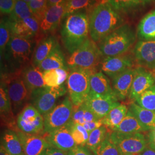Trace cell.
I'll return each mask as SVG.
<instances>
[{
	"instance_id": "obj_1",
	"label": "cell",
	"mask_w": 155,
	"mask_h": 155,
	"mask_svg": "<svg viewBox=\"0 0 155 155\" xmlns=\"http://www.w3.org/2000/svg\"><path fill=\"white\" fill-rule=\"evenodd\" d=\"M124 20L106 1L100 2L91 12L89 16L90 35L96 43L124 24Z\"/></svg>"
},
{
	"instance_id": "obj_2",
	"label": "cell",
	"mask_w": 155,
	"mask_h": 155,
	"mask_svg": "<svg viewBox=\"0 0 155 155\" xmlns=\"http://www.w3.org/2000/svg\"><path fill=\"white\" fill-rule=\"evenodd\" d=\"M61 24V39L65 48L72 54L89 39V16L86 11L67 16Z\"/></svg>"
},
{
	"instance_id": "obj_3",
	"label": "cell",
	"mask_w": 155,
	"mask_h": 155,
	"mask_svg": "<svg viewBox=\"0 0 155 155\" xmlns=\"http://www.w3.org/2000/svg\"><path fill=\"white\" fill-rule=\"evenodd\" d=\"M136 33L127 24H123L107 35L99 44L103 56H114L125 54L136 41Z\"/></svg>"
},
{
	"instance_id": "obj_4",
	"label": "cell",
	"mask_w": 155,
	"mask_h": 155,
	"mask_svg": "<svg viewBox=\"0 0 155 155\" xmlns=\"http://www.w3.org/2000/svg\"><path fill=\"white\" fill-rule=\"evenodd\" d=\"M33 45L31 39L12 35L3 58L11 67L9 73L20 72L24 67L29 65V62L32 59Z\"/></svg>"
},
{
	"instance_id": "obj_5",
	"label": "cell",
	"mask_w": 155,
	"mask_h": 155,
	"mask_svg": "<svg viewBox=\"0 0 155 155\" xmlns=\"http://www.w3.org/2000/svg\"><path fill=\"white\" fill-rule=\"evenodd\" d=\"M103 56L98 45L91 39H87L77 50L70 54L67 60L70 70L84 69L97 70Z\"/></svg>"
},
{
	"instance_id": "obj_6",
	"label": "cell",
	"mask_w": 155,
	"mask_h": 155,
	"mask_svg": "<svg viewBox=\"0 0 155 155\" xmlns=\"http://www.w3.org/2000/svg\"><path fill=\"white\" fill-rule=\"evenodd\" d=\"M1 82L5 84L11 101L12 108L17 118L30 103V94L21 76L20 72L1 74Z\"/></svg>"
},
{
	"instance_id": "obj_7",
	"label": "cell",
	"mask_w": 155,
	"mask_h": 155,
	"mask_svg": "<svg viewBox=\"0 0 155 155\" xmlns=\"http://www.w3.org/2000/svg\"><path fill=\"white\" fill-rule=\"evenodd\" d=\"M96 70H71L67 80V91L74 106L82 105L90 93V76Z\"/></svg>"
},
{
	"instance_id": "obj_8",
	"label": "cell",
	"mask_w": 155,
	"mask_h": 155,
	"mask_svg": "<svg viewBox=\"0 0 155 155\" xmlns=\"http://www.w3.org/2000/svg\"><path fill=\"white\" fill-rule=\"evenodd\" d=\"M67 91L64 84L58 87L45 86L35 90L30 95V103L45 116L56 105L57 100L66 95Z\"/></svg>"
},
{
	"instance_id": "obj_9",
	"label": "cell",
	"mask_w": 155,
	"mask_h": 155,
	"mask_svg": "<svg viewBox=\"0 0 155 155\" xmlns=\"http://www.w3.org/2000/svg\"><path fill=\"white\" fill-rule=\"evenodd\" d=\"M74 105L69 96L43 116L44 134L50 133L64 127L71 121Z\"/></svg>"
},
{
	"instance_id": "obj_10",
	"label": "cell",
	"mask_w": 155,
	"mask_h": 155,
	"mask_svg": "<svg viewBox=\"0 0 155 155\" xmlns=\"http://www.w3.org/2000/svg\"><path fill=\"white\" fill-rule=\"evenodd\" d=\"M110 138L120 155H138L148 146V140L143 133L122 134L110 132Z\"/></svg>"
},
{
	"instance_id": "obj_11",
	"label": "cell",
	"mask_w": 155,
	"mask_h": 155,
	"mask_svg": "<svg viewBox=\"0 0 155 155\" xmlns=\"http://www.w3.org/2000/svg\"><path fill=\"white\" fill-rule=\"evenodd\" d=\"M18 129L28 134H44V117L32 104H29L17 117Z\"/></svg>"
},
{
	"instance_id": "obj_12",
	"label": "cell",
	"mask_w": 155,
	"mask_h": 155,
	"mask_svg": "<svg viewBox=\"0 0 155 155\" xmlns=\"http://www.w3.org/2000/svg\"><path fill=\"white\" fill-rule=\"evenodd\" d=\"M134 61V58L128 55L104 56L99 66L101 71L112 79L128 69L133 68Z\"/></svg>"
},
{
	"instance_id": "obj_13",
	"label": "cell",
	"mask_w": 155,
	"mask_h": 155,
	"mask_svg": "<svg viewBox=\"0 0 155 155\" xmlns=\"http://www.w3.org/2000/svg\"><path fill=\"white\" fill-rule=\"evenodd\" d=\"M83 104L91 111L96 118L101 120L110 111L120 104L115 96H104L90 94Z\"/></svg>"
},
{
	"instance_id": "obj_14",
	"label": "cell",
	"mask_w": 155,
	"mask_h": 155,
	"mask_svg": "<svg viewBox=\"0 0 155 155\" xmlns=\"http://www.w3.org/2000/svg\"><path fill=\"white\" fill-rule=\"evenodd\" d=\"M155 83V71L142 67L136 68V74L128 97L132 102Z\"/></svg>"
},
{
	"instance_id": "obj_15",
	"label": "cell",
	"mask_w": 155,
	"mask_h": 155,
	"mask_svg": "<svg viewBox=\"0 0 155 155\" xmlns=\"http://www.w3.org/2000/svg\"><path fill=\"white\" fill-rule=\"evenodd\" d=\"M134 61L140 67L155 71V40H140L133 50Z\"/></svg>"
},
{
	"instance_id": "obj_16",
	"label": "cell",
	"mask_w": 155,
	"mask_h": 155,
	"mask_svg": "<svg viewBox=\"0 0 155 155\" xmlns=\"http://www.w3.org/2000/svg\"><path fill=\"white\" fill-rule=\"evenodd\" d=\"M72 121L64 127L43 134L51 146L65 152H68L77 146L72 137L71 128Z\"/></svg>"
},
{
	"instance_id": "obj_17",
	"label": "cell",
	"mask_w": 155,
	"mask_h": 155,
	"mask_svg": "<svg viewBox=\"0 0 155 155\" xmlns=\"http://www.w3.org/2000/svg\"><path fill=\"white\" fill-rule=\"evenodd\" d=\"M16 133L25 155H41L51 146L43 135L28 134L19 129L16 131Z\"/></svg>"
},
{
	"instance_id": "obj_18",
	"label": "cell",
	"mask_w": 155,
	"mask_h": 155,
	"mask_svg": "<svg viewBox=\"0 0 155 155\" xmlns=\"http://www.w3.org/2000/svg\"><path fill=\"white\" fill-rule=\"evenodd\" d=\"M67 0L47 8L44 16L40 22V29L43 33H49L54 31L63 19L66 9Z\"/></svg>"
},
{
	"instance_id": "obj_19",
	"label": "cell",
	"mask_w": 155,
	"mask_h": 155,
	"mask_svg": "<svg viewBox=\"0 0 155 155\" xmlns=\"http://www.w3.org/2000/svg\"><path fill=\"white\" fill-rule=\"evenodd\" d=\"M0 114L2 126L15 132L18 129L17 126V118L12 110L5 85L2 82H1L0 87Z\"/></svg>"
},
{
	"instance_id": "obj_20",
	"label": "cell",
	"mask_w": 155,
	"mask_h": 155,
	"mask_svg": "<svg viewBox=\"0 0 155 155\" xmlns=\"http://www.w3.org/2000/svg\"><path fill=\"white\" fill-rule=\"evenodd\" d=\"M135 74L136 68H132L112 79V88L118 101L128 98Z\"/></svg>"
},
{
	"instance_id": "obj_21",
	"label": "cell",
	"mask_w": 155,
	"mask_h": 155,
	"mask_svg": "<svg viewBox=\"0 0 155 155\" xmlns=\"http://www.w3.org/2000/svg\"><path fill=\"white\" fill-rule=\"evenodd\" d=\"M10 22L12 35L18 38L31 39L40 29V21L35 17Z\"/></svg>"
},
{
	"instance_id": "obj_22",
	"label": "cell",
	"mask_w": 155,
	"mask_h": 155,
	"mask_svg": "<svg viewBox=\"0 0 155 155\" xmlns=\"http://www.w3.org/2000/svg\"><path fill=\"white\" fill-rule=\"evenodd\" d=\"M20 74L30 95L35 90L46 86L43 73L33 64H29L24 67L20 71Z\"/></svg>"
},
{
	"instance_id": "obj_23",
	"label": "cell",
	"mask_w": 155,
	"mask_h": 155,
	"mask_svg": "<svg viewBox=\"0 0 155 155\" xmlns=\"http://www.w3.org/2000/svg\"><path fill=\"white\" fill-rule=\"evenodd\" d=\"M90 94L116 97L113 91L110 80L102 71H97L93 72L90 76Z\"/></svg>"
},
{
	"instance_id": "obj_24",
	"label": "cell",
	"mask_w": 155,
	"mask_h": 155,
	"mask_svg": "<svg viewBox=\"0 0 155 155\" xmlns=\"http://www.w3.org/2000/svg\"><path fill=\"white\" fill-rule=\"evenodd\" d=\"M37 67L42 72L58 68H68L67 61L59 44Z\"/></svg>"
},
{
	"instance_id": "obj_25",
	"label": "cell",
	"mask_w": 155,
	"mask_h": 155,
	"mask_svg": "<svg viewBox=\"0 0 155 155\" xmlns=\"http://www.w3.org/2000/svg\"><path fill=\"white\" fill-rule=\"evenodd\" d=\"M59 44L55 37L51 36L41 40L34 50L32 64L38 67L49 55L56 46Z\"/></svg>"
},
{
	"instance_id": "obj_26",
	"label": "cell",
	"mask_w": 155,
	"mask_h": 155,
	"mask_svg": "<svg viewBox=\"0 0 155 155\" xmlns=\"http://www.w3.org/2000/svg\"><path fill=\"white\" fill-rule=\"evenodd\" d=\"M137 36L140 40H155V9L150 12L140 20Z\"/></svg>"
},
{
	"instance_id": "obj_27",
	"label": "cell",
	"mask_w": 155,
	"mask_h": 155,
	"mask_svg": "<svg viewBox=\"0 0 155 155\" xmlns=\"http://www.w3.org/2000/svg\"><path fill=\"white\" fill-rule=\"evenodd\" d=\"M129 110L133 113L147 131L155 130V111L144 109L134 102L130 103Z\"/></svg>"
},
{
	"instance_id": "obj_28",
	"label": "cell",
	"mask_w": 155,
	"mask_h": 155,
	"mask_svg": "<svg viewBox=\"0 0 155 155\" xmlns=\"http://www.w3.org/2000/svg\"><path fill=\"white\" fill-rule=\"evenodd\" d=\"M112 132L122 134H133L146 132L147 130L133 113L128 110L126 116Z\"/></svg>"
},
{
	"instance_id": "obj_29",
	"label": "cell",
	"mask_w": 155,
	"mask_h": 155,
	"mask_svg": "<svg viewBox=\"0 0 155 155\" xmlns=\"http://www.w3.org/2000/svg\"><path fill=\"white\" fill-rule=\"evenodd\" d=\"M1 144L4 145L10 155H25L15 131L5 130L1 137Z\"/></svg>"
},
{
	"instance_id": "obj_30",
	"label": "cell",
	"mask_w": 155,
	"mask_h": 155,
	"mask_svg": "<svg viewBox=\"0 0 155 155\" xmlns=\"http://www.w3.org/2000/svg\"><path fill=\"white\" fill-rule=\"evenodd\" d=\"M128 110L129 109L127 106L125 104H120L119 105L117 106L102 119L103 125L105 126L109 130L112 132L126 116Z\"/></svg>"
},
{
	"instance_id": "obj_31",
	"label": "cell",
	"mask_w": 155,
	"mask_h": 155,
	"mask_svg": "<svg viewBox=\"0 0 155 155\" xmlns=\"http://www.w3.org/2000/svg\"><path fill=\"white\" fill-rule=\"evenodd\" d=\"M45 84L48 87H58L67 80L68 68H58L43 72Z\"/></svg>"
},
{
	"instance_id": "obj_32",
	"label": "cell",
	"mask_w": 155,
	"mask_h": 155,
	"mask_svg": "<svg viewBox=\"0 0 155 155\" xmlns=\"http://www.w3.org/2000/svg\"><path fill=\"white\" fill-rule=\"evenodd\" d=\"M119 12L132 11L143 8L150 3L149 0H106Z\"/></svg>"
},
{
	"instance_id": "obj_33",
	"label": "cell",
	"mask_w": 155,
	"mask_h": 155,
	"mask_svg": "<svg viewBox=\"0 0 155 155\" xmlns=\"http://www.w3.org/2000/svg\"><path fill=\"white\" fill-rule=\"evenodd\" d=\"M33 17L35 15L28 3L23 0H16L13 10L8 18L11 22H14Z\"/></svg>"
},
{
	"instance_id": "obj_34",
	"label": "cell",
	"mask_w": 155,
	"mask_h": 155,
	"mask_svg": "<svg viewBox=\"0 0 155 155\" xmlns=\"http://www.w3.org/2000/svg\"><path fill=\"white\" fill-rule=\"evenodd\" d=\"M100 3L99 0H67L64 18L77 12L87 11L93 8H95Z\"/></svg>"
},
{
	"instance_id": "obj_35",
	"label": "cell",
	"mask_w": 155,
	"mask_h": 155,
	"mask_svg": "<svg viewBox=\"0 0 155 155\" xmlns=\"http://www.w3.org/2000/svg\"><path fill=\"white\" fill-rule=\"evenodd\" d=\"M98 120L89 109L82 104L79 106H74V112L71 121L75 124L84 125L85 123Z\"/></svg>"
},
{
	"instance_id": "obj_36",
	"label": "cell",
	"mask_w": 155,
	"mask_h": 155,
	"mask_svg": "<svg viewBox=\"0 0 155 155\" xmlns=\"http://www.w3.org/2000/svg\"><path fill=\"white\" fill-rule=\"evenodd\" d=\"M12 36L11 22L9 18L1 19L0 23L1 59H3L6 49Z\"/></svg>"
},
{
	"instance_id": "obj_37",
	"label": "cell",
	"mask_w": 155,
	"mask_h": 155,
	"mask_svg": "<svg viewBox=\"0 0 155 155\" xmlns=\"http://www.w3.org/2000/svg\"><path fill=\"white\" fill-rule=\"evenodd\" d=\"M109 131V129L104 125L93 130L89 134V139L86 146L94 152V150L105 140Z\"/></svg>"
},
{
	"instance_id": "obj_38",
	"label": "cell",
	"mask_w": 155,
	"mask_h": 155,
	"mask_svg": "<svg viewBox=\"0 0 155 155\" xmlns=\"http://www.w3.org/2000/svg\"><path fill=\"white\" fill-rule=\"evenodd\" d=\"M135 102L144 109L155 111V84L141 94Z\"/></svg>"
},
{
	"instance_id": "obj_39",
	"label": "cell",
	"mask_w": 155,
	"mask_h": 155,
	"mask_svg": "<svg viewBox=\"0 0 155 155\" xmlns=\"http://www.w3.org/2000/svg\"><path fill=\"white\" fill-rule=\"evenodd\" d=\"M110 132L109 131L105 140L94 150V155H120L116 145L111 139Z\"/></svg>"
},
{
	"instance_id": "obj_40",
	"label": "cell",
	"mask_w": 155,
	"mask_h": 155,
	"mask_svg": "<svg viewBox=\"0 0 155 155\" xmlns=\"http://www.w3.org/2000/svg\"><path fill=\"white\" fill-rule=\"evenodd\" d=\"M71 132L72 137L77 145L86 146L90 133L82 125L75 124L72 121Z\"/></svg>"
},
{
	"instance_id": "obj_41",
	"label": "cell",
	"mask_w": 155,
	"mask_h": 155,
	"mask_svg": "<svg viewBox=\"0 0 155 155\" xmlns=\"http://www.w3.org/2000/svg\"><path fill=\"white\" fill-rule=\"evenodd\" d=\"M28 4L35 17L40 22L47 9V0H32Z\"/></svg>"
},
{
	"instance_id": "obj_42",
	"label": "cell",
	"mask_w": 155,
	"mask_h": 155,
	"mask_svg": "<svg viewBox=\"0 0 155 155\" xmlns=\"http://www.w3.org/2000/svg\"><path fill=\"white\" fill-rule=\"evenodd\" d=\"M16 0H0V11L2 15H10L15 7Z\"/></svg>"
},
{
	"instance_id": "obj_43",
	"label": "cell",
	"mask_w": 155,
	"mask_h": 155,
	"mask_svg": "<svg viewBox=\"0 0 155 155\" xmlns=\"http://www.w3.org/2000/svg\"><path fill=\"white\" fill-rule=\"evenodd\" d=\"M68 155H94L93 152L86 146L77 145L68 152Z\"/></svg>"
},
{
	"instance_id": "obj_44",
	"label": "cell",
	"mask_w": 155,
	"mask_h": 155,
	"mask_svg": "<svg viewBox=\"0 0 155 155\" xmlns=\"http://www.w3.org/2000/svg\"><path fill=\"white\" fill-rule=\"evenodd\" d=\"M83 125L84 128L87 130V131L90 133H91L93 130L102 127L104 125L102 123V120L101 119V120H97L91 122H86Z\"/></svg>"
},
{
	"instance_id": "obj_45",
	"label": "cell",
	"mask_w": 155,
	"mask_h": 155,
	"mask_svg": "<svg viewBox=\"0 0 155 155\" xmlns=\"http://www.w3.org/2000/svg\"><path fill=\"white\" fill-rule=\"evenodd\" d=\"M41 155H68V152H65L52 146H50L45 150V152Z\"/></svg>"
},
{
	"instance_id": "obj_46",
	"label": "cell",
	"mask_w": 155,
	"mask_h": 155,
	"mask_svg": "<svg viewBox=\"0 0 155 155\" xmlns=\"http://www.w3.org/2000/svg\"><path fill=\"white\" fill-rule=\"evenodd\" d=\"M138 155H155V150L148 146L141 153Z\"/></svg>"
},
{
	"instance_id": "obj_47",
	"label": "cell",
	"mask_w": 155,
	"mask_h": 155,
	"mask_svg": "<svg viewBox=\"0 0 155 155\" xmlns=\"http://www.w3.org/2000/svg\"><path fill=\"white\" fill-rule=\"evenodd\" d=\"M64 1V0H47V8L58 5Z\"/></svg>"
},
{
	"instance_id": "obj_48",
	"label": "cell",
	"mask_w": 155,
	"mask_h": 155,
	"mask_svg": "<svg viewBox=\"0 0 155 155\" xmlns=\"http://www.w3.org/2000/svg\"><path fill=\"white\" fill-rule=\"evenodd\" d=\"M0 155H10L2 144L0 146Z\"/></svg>"
},
{
	"instance_id": "obj_49",
	"label": "cell",
	"mask_w": 155,
	"mask_h": 155,
	"mask_svg": "<svg viewBox=\"0 0 155 155\" xmlns=\"http://www.w3.org/2000/svg\"><path fill=\"white\" fill-rule=\"evenodd\" d=\"M23 1H24L25 2H27V3H29L32 0H23Z\"/></svg>"
},
{
	"instance_id": "obj_50",
	"label": "cell",
	"mask_w": 155,
	"mask_h": 155,
	"mask_svg": "<svg viewBox=\"0 0 155 155\" xmlns=\"http://www.w3.org/2000/svg\"><path fill=\"white\" fill-rule=\"evenodd\" d=\"M149 1H150V2H155V0H149Z\"/></svg>"
}]
</instances>
